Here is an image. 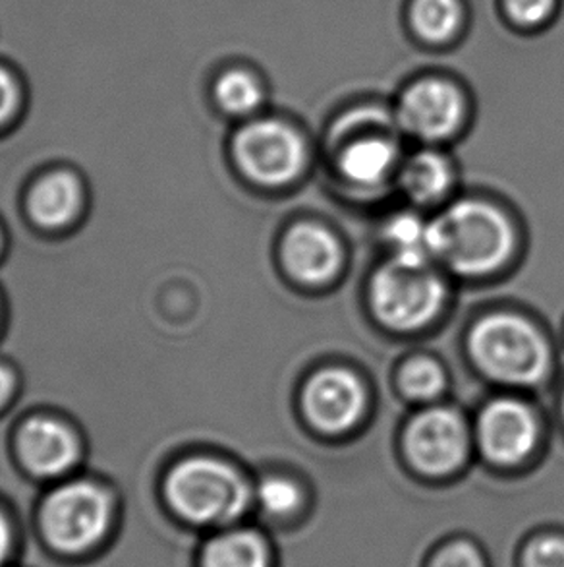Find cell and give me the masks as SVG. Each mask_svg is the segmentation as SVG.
Returning a JSON list of instances; mask_svg holds the SVG:
<instances>
[{
	"label": "cell",
	"mask_w": 564,
	"mask_h": 567,
	"mask_svg": "<svg viewBox=\"0 0 564 567\" xmlns=\"http://www.w3.org/2000/svg\"><path fill=\"white\" fill-rule=\"evenodd\" d=\"M429 230V254L460 276H483L501 268L514 250V229L495 206L481 202H458L434 221Z\"/></svg>",
	"instance_id": "cell-1"
},
{
	"label": "cell",
	"mask_w": 564,
	"mask_h": 567,
	"mask_svg": "<svg viewBox=\"0 0 564 567\" xmlns=\"http://www.w3.org/2000/svg\"><path fill=\"white\" fill-rule=\"evenodd\" d=\"M470 353L485 377L509 385L542 382L551 364L542 333L514 315H491L476 323Z\"/></svg>",
	"instance_id": "cell-2"
},
{
	"label": "cell",
	"mask_w": 564,
	"mask_h": 567,
	"mask_svg": "<svg viewBox=\"0 0 564 567\" xmlns=\"http://www.w3.org/2000/svg\"><path fill=\"white\" fill-rule=\"evenodd\" d=\"M165 494L176 514L196 525L234 522L250 504L244 478L213 457L180 461L168 473Z\"/></svg>",
	"instance_id": "cell-3"
},
{
	"label": "cell",
	"mask_w": 564,
	"mask_h": 567,
	"mask_svg": "<svg viewBox=\"0 0 564 567\" xmlns=\"http://www.w3.org/2000/svg\"><path fill=\"white\" fill-rule=\"evenodd\" d=\"M372 307L387 328L416 331L439 315L445 300V285L431 261L393 258L372 281Z\"/></svg>",
	"instance_id": "cell-4"
},
{
	"label": "cell",
	"mask_w": 564,
	"mask_h": 567,
	"mask_svg": "<svg viewBox=\"0 0 564 567\" xmlns=\"http://www.w3.org/2000/svg\"><path fill=\"white\" fill-rule=\"evenodd\" d=\"M111 523V502L95 484L72 483L54 491L41 509V527L61 553H85Z\"/></svg>",
	"instance_id": "cell-5"
},
{
	"label": "cell",
	"mask_w": 564,
	"mask_h": 567,
	"mask_svg": "<svg viewBox=\"0 0 564 567\" xmlns=\"http://www.w3.org/2000/svg\"><path fill=\"white\" fill-rule=\"evenodd\" d=\"M238 165L260 185L281 186L304 169V140L281 121H255L234 142Z\"/></svg>",
	"instance_id": "cell-6"
},
{
	"label": "cell",
	"mask_w": 564,
	"mask_h": 567,
	"mask_svg": "<svg viewBox=\"0 0 564 567\" xmlns=\"http://www.w3.org/2000/svg\"><path fill=\"white\" fill-rule=\"evenodd\" d=\"M405 444L414 467L427 475H447L464 463L470 436L460 413L434 406L410 422Z\"/></svg>",
	"instance_id": "cell-7"
},
{
	"label": "cell",
	"mask_w": 564,
	"mask_h": 567,
	"mask_svg": "<svg viewBox=\"0 0 564 567\" xmlns=\"http://www.w3.org/2000/svg\"><path fill=\"white\" fill-rule=\"evenodd\" d=\"M398 123L426 142L449 138L464 116V97L445 78H424L406 87L397 109Z\"/></svg>",
	"instance_id": "cell-8"
},
{
	"label": "cell",
	"mask_w": 564,
	"mask_h": 567,
	"mask_svg": "<svg viewBox=\"0 0 564 567\" xmlns=\"http://www.w3.org/2000/svg\"><path fill=\"white\" fill-rule=\"evenodd\" d=\"M304 411L317 429L338 434L362 419L366 390L348 370H321L305 383Z\"/></svg>",
	"instance_id": "cell-9"
},
{
	"label": "cell",
	"mask_w": 564,
	"mask_h": 567,
	"mask_svg": "<svg viewBox=\"0 0 564 567\" xmlns=\"http://www.w3.org/2000/svg\"><path fill=\"white\" fill-rule=\"evenodd\" d=\"M478 444L499 465H516L534 450L537 424L534 414L516 399H497L478 419Z\"/></svg>",
	"instance_id": "cell-10"
},
{
	"label": "cell",
	"mask_w": 564,
	"mask_h": 567,
	"mask_svg": "<svg viewBox=\"0 0 564 567\" xmlns=\"http://www.w3.org/2000/svg\"><path fill=\"white\" fill-rule=\"evenodd\" d=\"M282 258L297 281L323 285L341 268L343 252L331 230L317 223H297L284 237Z\"/></svg>",
	"instance_id": "cell-11"
},
{
	"label": "cell",
	"mask_w": 564,
	"mask_h": 567,
	"mask_svg": "<svg viewBox=\"0 0 564 567\" xmlns=\"http://www.w3.org/2000/svg\"><path fill=\"white\" fill-rule=\"evenodd\" d=\"M20 455L23 465L35 475H61L76 461V437L61 422L38 419L20 432Z\"/></svg>",
	"instance_id": "cell-12"
},
{
	"label": "cell",
	"mask_w": 564,
	"mask_h": 567,
	"mask_svg": "<svg viewBox=\"0 0 564 567\" xmlns=\"http://www.w3.org/2000/svg\"><path fill=\"white\" fill-rule=\"evenodd\" d=\"M82 190L69 173L41 178L30 194V212L43 227H61L77 214Z\"/></svg>",
	"instance_id": "cell-13"
},
{
	"label": "cell",
	"mask_w": 564,
	"mask_h": 567,
	"mask_svg": "<svg viewBox=\"0 0 564 567\" xmlns=\"http://www.w3.org/2000/svg\"><path fill=\"white\" fill-rule=\"evenodd\" d=\"M397 146L387 138H366L344 150L341 171L344 177L358 186L382 185L397 165Z\"/></svg>",
	"instance_id": "cell-14"
},
{
	"label": "cell",
	"mask_w": 564,
	"mask_h": 567,
	"mask_svg": "<svg viewBox=\"0 0 564 567\" xmlns=\"http://www.w3.org/2000/svg\"><path fill=\"white\" fill-rule=\"evenodd\" d=\"M400 185L416 204H434L452 185V167L445 155L420 152L405 163L400 171Z\"/></svg>",
	"instance_id": "cell-15"
},
{
	"label": "cell",
	"mask_w": 564,
	"mask_h": 567,
	"mask_svg": "<svg viewBox=\"0 0 564 567\" xmlns=\"http://www.w3.org/2000/svg\"><path fill=\"white\" fill-rule=\"evenodd\" d=\"M201 561L203 567H271V554L252 530H227L209 540Z\"/></svg>",
	"instance_id": "cell-16"
},
{
	"label": "cell",
	"mask_w": 564,
	"mask_h": 567,
	"mask_svg": "<svg viewBox=\"0 0 564 567\" xmlns=\"http://www.w3.org/2000/svg\"><path fill=\"white\" fill-rule=\"evenodd\" d=\"M408 20L427 43H447L462 25V4L460 0H412Z\"/></svg>",
	"instance_id": "cell-17"
},
{
	"label": "cell",
	"mask_w": 564,
	"mask_h": 567,
	"mask_svg": "<svg viewBox=\"0 0 564 567\" xmlns=\"http://www.w3.org/2000/svg\"><path fill=\"white\" fill-rule=\"evenodd\" d=\"M215 95L219 105L232 115H248L260 107L263 100L260 82L246 70H229L222 74L215 87Z\"/></svg>",
	"instance_id": "cell-18"
},
{
	"label": "cell",
	"mask_w": 564,
	"mask_h": 567,
	"mask_svg": "<svg viewBox=\"0 0 564 567\" xmlns=\"http://www.w3.org/2000/svg\"><path fill=\"white\" fill-rule=\"evenodd\" d=\"M429 223L421 221L412 214L398 215L387 230L390 245L395 246V256L414 261H431L429 254Z\"/></svg>",
	"instance_id": "cell-19"
},
{
	"label": "cell",
	"mask_w": 564,
	"mask_h": 567,
	"mask_svg": "<svg viewBox=\"0 0 564 567\" xmlns=\"http://www.w3.org/2000/svg\"><path fill=\"white\" fill-rule=\"evenodd\" d=\"M400 388L416 401H429L445 390V370L434 359H412L400 370Z\"/></svg>",
	"instance_id": "cell-20"
},
{
	"label": "cell",
	"mask_w": 564,
	"mask_h": 567,
	"mask_svg": "<svg viewBox=\"0 0 564 567\" xmlns=\"http://www.w3.org/2000/svg\"><path fill=\"white\" fill-rule=\"evenodd\" d=\"M261 509L273 517H290L302 506V491L284 476H269L258 488Z\"/></svg>",
	"instance_id": "cell-21"
},
{
	"label": "cell",
	"mask_w": 564,
	"mask_h": 567,
	"mask_svg": "<svg viewBox=\"0 0 564 567\" xmlns=\"http://www.w3.org/2000/svg\"><path fill=\"white\" fill-rule=\"evenodd\" d=\"M558 0H503L504 14L522 28H534L547 22Z\"/></svg>",
	"instance_id": "cell-22"
},
{
	"label": "cell",
	"mask_w": 564,
	"mask_h": 567,
	"mask_svg": "<svg viewBox=\"0 0 564 567\" xmlns=\"http://www.w3.org/2000/svg\"><path fill=\"white\" fill-rule=\"evenodd\" d=\"M526 567H564V537L543 535L530 543L524 554Z\"/></svg>",
	"instance_id": "cell-23"
},
{
	"label": "cell",
	"mask_w": 564,
	"mask_h": 567,
	"mask_svg": "<svg viewBox=\"0 0 564 567\" xmlns=\"http://www.w3.org/2000/svg\"><path fill=\"white\" fill-rule=\"evenodd\" d=\"M434 567H485L483 556L470 543H455L442 548L435 558Z\"/></svg>",
	"instance_id": "cell-24"
},
{
	"label": "cell",
	"mask_w": 564,
	"mask_h": 567,
	"mask_svg": "<svg viewBox=\"0 0 564 567\" xmlns=\"http://www.w3.org/2000/svg\"><path fill=\"white\" fill-rule=\"evenodd\" d=\"M15 101H18L15 84L12 78L8 76V72L0 69V124L4 123L14 111Z\"/></svg>",
	"instance_id": "cell-25"
},
{
	"label": "cell",
	"mask_w": 564,
	"mask_h": 567,
	"mask_svg": "<svg viewBox=\"0 0 564 567\" xmlns=\"http://www.w3.org/2000/svg\"><path fill=\"white\" fill-rule=\"evenodd\" d=\"M8 550H10V529L0 514V567L7 561Z\"/></svg>",
	"instance_id": "cell-26"
},
{
	"label": "cell",
	"mask_w": 564,
	"mask_h": 567,
	"mask_svg": "<svg viewBox=\"0 0 564 567\" xmlns=\"http://www.w3.org/2000/svg\"><path fill=\"white\" fill-rule=\"evenodd\" d=\"M10 390H12V377H10V372L0 364V405L7 401L8 395H10Z\"/></svg>",
	"instance_id": "cell-27"
}]
</instances>
